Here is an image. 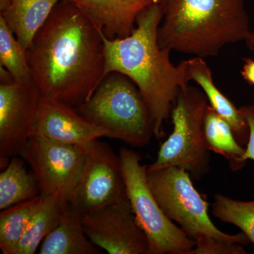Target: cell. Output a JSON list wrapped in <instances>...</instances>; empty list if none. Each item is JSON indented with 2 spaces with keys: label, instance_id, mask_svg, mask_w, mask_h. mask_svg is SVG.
Returning a JSON list of instances; mask_svg holds the SVG:
<instances>
[{
  "label": "cell",
  "instance_id": "cell-22",
  "mask_svg": "<svg viewBox=\"0 0 254 254\" xmlns=\"http://www.w3.org/2000/svg\"><path fill=\"white\" fill-rule=\"evenodd\" d=\"M213 213L221 221L239 227L254 245V200L242 201L218 193L214 196Z\"/></svg>",
  "mask_w": 254,
  "mask_h": 254
},
{
  "label": "cell",
  "instance_id": "cell-16",
  "mask_svg": "<svg viewBox=\"0 0 254 254\" xmlns=\"http://www.w3.org/2000/svg\"><path fill=\"white\" fill-rule=\"evenodd\" d=\"M81 215L68 205L59 225L42 242L38 254H101L85 233Z\"/></svg>",
  "mask_w": 254,
  "mask_h": 254
},
{
  "label": "cell",
  "instance_id": "cell-10",
  "mask_svg": "<svg viewBox=\"0 0 254 254\" xmlns=\"http://www.w3.org/2000/svg\"><path fill=\"white\" fill-rule=\"evenodd\" d=\"M82 226L93 245L110 254H150L144 232L128 199L82 214Z\"/></svg>",
  "mask_w": 254,
  "mask_h": 254
},
{
  "label": "cell",
  "instance_id": "cell-27",
  "mask_svg": "<svg viewBox=\"0 0 254 254\" xmlns=\"http://www.w3.org/2000/svg\"><path fill=\"white\" fill-rule=\"evenodd\" d=\"M11 0H0V12L4 11L9 6Z\"/></svg>",
  "mask_w": 254,
  "mask_h": 254
},
{
  "label": "cell",
  "instance_id": "cell-20",
  "mask_svg": "<svg viewBox=\"0 0 254 254\" xmlns=\"http://www.w3.org/2000/svg\"><path fill=\"white\" fill-rule=\"evenodd\" d=\"M41 200L38 195L0 212V250L3 254H16L18 245Z\"/></svg>",
  "mask_w": 254,
  "mask_h": 254
},
{
  "label": "cell",
  "instance_id": "cell-8",
  "mask_svg": "<svg viewBox=\"0 0 254 254\" xmlns=\"http://www.w3.org/2000/svg\"><path fill=\"white\" fill-rule=\"evenodd\" d=\"M127 199L119 155L98 139L86 145L83 168L68 205L82 215Z\"/></svg>",
  "mask_w": 254,
  "mask_h": 254
},
{
  "label": "cell",
  "instance_id": "cell-14",
  "mask_svg": "<svg viewBox=\"0 0 254 254\" xmlns=\"http://www.w3.org/2000/svg\"><path fill=\"white\" fill-rule=\"evenodd\" d=\"M187 83L194 81L204 93L209 105L230 124L236 139L241 145H247L250 128L240 109L225 96L214 83L212 71L203 58H195L179 64Z\"/></svg>",
  "mask_w": 254,
  "mask_h": 254
},
{
  "label": "cell",
  "instance_id": "cell-6",
  "mask_svg": "<svg viewBox=\"0 0 254 254\" xmlns=\"http://www.w3.org/2000/svg\"><path fill=\"white\" fill-rule=\"evenodd\" d=\"M147 177L150 190L164 213L195 242L215 238L243 246L250 243L243 232L229 235L214 225L208 215L206 197L195 188L186 170L173 166L147 168Z\"/></svg>",
  "mask_w": 254,
  "mask_h": 254
},
{
  "label": "cell",
  "instance_id": "cell-9",
  "mask_svg": "<svg viewBox=\"0 0 254 254\" xmlns=\"http://www.w3.org/2000/svg\"><path fill=\"white\" fill-rule=\"evenodd\" d=\"M86 145L64 144L31 137L19 155L34 174L43 197L68 202L77 183Z\"/></svg>",
  "mask_w": 254,
  "mask_h": 254
},
{
  "label": "cell",
  "instance_id": "cell-23",
  "mask_svg": "<svg viewBox=\"0 0 254 254\" xmlns=\"http://www.w3.org/2000/svg\"><path fill=\"white\" fill-rule=\"evenodd\" d=\"M191 254H245L242 245L215 238H205L195 242Z\"/></svg>",
  "mask_w": 254,
  "mask_h": 254
},
{
  "label": "cell",
  "instance_id": "cell-25",
  "mask_svg": "<svg viewBox=\"0 0 254 254\" xmlns=\"http://www.w3.org/2000/svg\"><path fill=\"white\" fill-rule=\"evenodd\" d=\"M244 62L245 64L241 71V74L249 84L254 86V60L251 58H245Z\"/></svg>",
  "mask_w": 254,
  "mask_h": 254
},
{
  "label": "cell",
  "instance_id": "cell-17",
  "mask_svg": "<svg viewBox=\"0 0 254 254\" xmlns=\"http://www.w3.org/2000/svg\"><path fill=\"white\" fill-rule=\"evenodd\" d=\"M204 136L209 150L226 159L232 171H239L245 166L246 148L237 141L230 124L210 105L205 114Z\"/></svg>",
  "mask_w": 254,
  "mask_h": 254
},
{
  "label": "cell",
  "instance_id": "cell-11",
  "mask_svg": "<svg viewBox=\"0 0 254 254\" xmlns=\"http://www.w3.org/2000/svg\"><path fill=\"white\" fill-rule=\"evenodd\" d=\"M41 97L33 81L0 84V159L19 155L31 138Z\"/></svg>",
  "mask_w": 254,
  "mask_h": 254
},
{
  "label": "cell",
  "instance_id": "cell-12",
  "mask_svg": "<svg viewBox=\"0 0 254 254\" xmlns=\"http://www.w3.org/2000/svg\"><path fill=\"white\" fill-rule=\"evenodd\" d=\"M105 128L86 120L73 108L41 97L32 137L64 144L85 146L108 136Z\"/></svg>",
  "mask_w": 254,
  "mask_h": 254
},
{
  "label": "cell",
  "instance_id": "cell-5",
  "mask_svg": "<svg viewBox=\"0 0 254 254\" xmlns=\"http://www.w3.org/2000/svg\"><path fill=\"white\" fill-rule=\"evenodd\" d=\"M208 100L196 87L181 88L172 109L173 130L159 149L154 163L148 170L177 167L200 180L209 171L210 150L204 136Z\"/></svg>",
  "mask_w": 254,
  "mask_h": 254
},
{
  "label": "cell",
  "instance_id": "cell-1",
  "mask_svg": "<svg viewBox=\"0 0 254 254\" xmlns=\"http://www.w3.org/2000/svg\"><path fill=\"white\" fill-rule=\"evenodd\" d=\"M26 53L41 96L73 108L91 98L104 76L101 31L68 0L55 6Z\"/></svg>",
  "mask_w": 254,
  "mask_h": 254
},
{
  "label": "cell",
  "instance_id": "cell-3",
  "mask_svg": "<svg viewBox=\"0 0 254 254\" xmlns=\"http://www.w3.org/2000/svg\"><path fill=\"white\" fill-rule=\"evenodd\" d=\"M162 49L205 58L245 41L250 21L243 0H159Z\"/></svg>",
  "mask_w": 254,
  "mask_h": 254
},
{
  "label": "cell",
  "instance_id": "cell-13",
  "mask_svg": "<svg viewBox=\"0 0 254 254\" xmlns=\"http://www.w3.org/2000/svg\"><path fill=\"white\" fill-rule=\"evenodd\" d=\"M78 6L108 39L130 36L136 17L159 0H68Z\"/></svg>",
  "mask_w": 254,
  "mask_h": 254
},
{
  "label": "cell",
  "instance_id": "cell-15",
  "mask_svg": "<svg viewBox=\"0 0 254 254\" xmlns=\"http://www.w3.org/2000/svg\"><path fill=\"white\" fill-rule=\"evenodd\" d=\"M62 0H11L0 13L23 48L28 50L36 33Z\"/></svg>",
  "mask_w": 254,
  "mask_h": 254
},
{
  "label": "cell",
  "instance_id": "cell-24",
  "mask_svg": "<svg viewBox=\"0 0 254 254\" xmlns=\"http://www.w3.org/2000/svg\"><path fill=\"white\" fill-rule=\"evenodd\" d=\"M239 109L250 128V136L246 148L245 159L247 161L249 160L254 161V105H245Z\"/></svg>",
  "mask_w": 254,
  "mask_h": 254
},
{
  "label": "cell",
  "instance_id": "cell-18",
  "mask_svg": "<svg viewBox=\"0 0 254 254\" xmlns=\"http://www.w3.org/2000/svg\"><path fill=\"white\" fill-rule=\"evenodd\" d=\"M68 205V202L59 197L41 195V202L20 242L16 254L36 253L45 238L59 225Z\"/></svg>",
  "mask_w": 254,
  "mask_h": 254
},
{
  "label": "cell",
  "instance_id": "cell-21",
  "mask_svg": "<svg viewBox=\"0 0 254 254\" xmlns=\"http://www.w3.org/2000/svg\"><path fill=\"white\" fill-rule=\"evenodd\" d=\"M0 66L9 71L17 83L33 81L26 50L0 16Z\"/></svg>",
  "mask_w": 254,
  "mask_h": 254
},
{
  "label": "cell",
  "instance_id": "cell-2",
  "mask_svg": "<svg viewBox=\"0 0 254 254\" xmlns=\"http://www.w3.org/2000/svg\"><path fill=\"white\" fill-rule=\"evenodd\" d=\"M163 17L159 1L148 5L136 17L130 36L110 40L101 31L105 64L103 78L118 72L136 84L149 110L153 133L165 135L164 123L171 113L181 88L188 86L180 64L175 66L170 52L162 49L158 39Z\"/></svg>",
  "mask_w": 254,
  "mask_h": 254
},
{
  "label": "cell",
  "instance_id": "cell-26",
  "mask_svg": "<svg viewBox=\"0 0 254 254\" xmlns=\"http://www.w3.org/2000/svg\"><path fill=\"white\" fill-rule=\"evenodd\" d=\"M245 42L247 48L254 53V31H251Z\"/></svg>",
  "mask_w": 254,
  "mask_h": 254
},
{
  "label": "cell",
  "instance_id": "cell-19",
  "mask_svg": "<svg viewBox=\"0 0 254 254\" xmlns=\"http://www.w3.org/2000/svg\"><path fill=\"white\" fill-rule=\"evenodd\" d=\"M25 163L22 158L13 157L0 174V210L41 195L36 177L28 171Z\"/></svg>",
  "mask_w": 254,
  "mask_h": 254
},
{
  "label": "cell",
  "instance_id": "cell-7",
  "mask_svg": "<svg viewBox=\"0 0 254 254\" xmlns=\"http://www.w3.org/2000/svg\"><path fill=\"white\" fill-rule=\"evenodd\" d=\"M120 164L128 201L149 245L150 254H191L194 241L164 213L150 190L147 165L134 150L120 148Z\"/></svg>",
  "mask_w": 254,
  "mask_h": 254
},
{
  "label": "cell",
  "instance_id": "cell-4",
  "mask_svg": "<svg viewBox=\"0 0 254 254\" xmlns=\"http://www.w3.org/2000/svg\"><path fill=\"white\" fill-rule=\"evenodd\" d=\"M77 110L88 122L105 128L107 137L131 146H145L154 136L146 103L136 84L123 73L107 74Z\"/></svg>",
  "mask_w": 254,
  "mask_h": 254
}]
</instances>
